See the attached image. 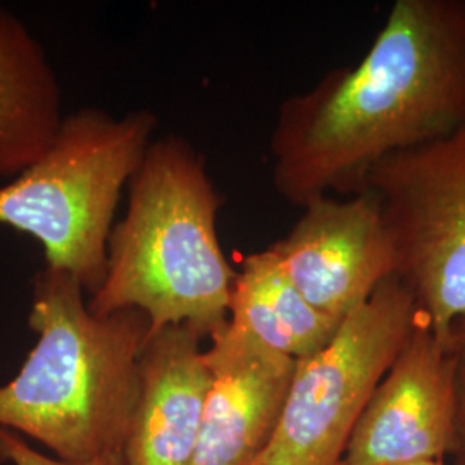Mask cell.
Masks as SVG:
<instances>
[{"instance_id": "9a60e30c", "label": "cell", "mask_w": 465, "mask_h": 465, "mask_svg": "<svg viewBox=\"0 0 465 465\" xmlns=\"http://www.w3.org/2000/svg\"><path fill=\"white\" fill-rule=\"evenodd\" d=\"M453 340H465V322H460L459 326H455V328H453V331L450 334L449 349L450 343H451Z\"/></svg>"}, {"instance_id": "8fae6325", "label": "cell", "mask_w": 465, "mask_h": 465, "mask_svg": "<svg viewBox=\"0 0 465 465\" xmlns=\"http://www.w3.org/2000/svg\"><path fill=\"white\" fill-rule=\"evenodd\" d=\"M63 86L28 25L0 4V180L32 166L64 121Z\"/></svg>"}, {"instance_id": "5bb4252c", "label": "cell", "mask_w": 465, "mask_h": 465, "mask_svg": "<svg viewBox=\"0 0 465 465\" xmlns=\"http://www.w3.org/2000/svg\"><path fill=\"white\" fill-rule=\"evenodd\" d=\"M450 350L457 355L455 367V419L449 455L451 465H465V340H453Z\"/></svg>"}, {"instance_id": "6da1fadb", "label": "cell", "mask_w": 465, "mask_h": 465, "mask_svg": "<svg viewBox=\"0 0 465 465\" xmlns=\"http://www.w3.org/2000/svg\"><path fill=\"white\" fill-rule=\"evenodd\" d=\"M465 128V0H397L355 66L282 102L272 184L303 207L351 197L384 157Z\"/></svg>"}, {"instance_id": "4fadbf2b", "label": "cell", "mask_w": 465, "mask_h": 465, "mask_svg": "<svg viewBox=\"0 0 465 465\" xmlns=\"http://www.w3.org/2000/svg\"><path fill=\"white\" fill-rule=\"evenodd\" d=\"M0 460L11 465H126L123 453L100 455L84 462H67L35 450L16 432L0 430Z\"/></svg>"}, {"instance_id": "277c9868", "label": "cell", "mask_w": 465, "mask_h": 465, "mask_svg": "<svg viewBox=\"0 0 465 465\" xmlns=\"http://www.w3.org/2000/svg\"><path fill=\"white\" fill-rule=\"evenodd\" d=\"M159 126L150 109L114 116L99 107L66 114L49 150L0 186V224L32 236L45 266L69 272L94 295L123 190Z\"/></svg>"}, {"instance_id": "8992f818", "label": "cell", "mask_w": 465, "mask_h": 465, "mask_svg": "<svg viewBox=\"0 0 465 465\" xmlns=\"http://www.w3.org/2000/svg\"><path fill=\"white\" fill-rule=\"evenodd\" d=\"M366 188L380 203L395 278L449 349L465 322V128L384 157Z\"/></svg>"}, {"instance_id": "7a4b0ae2", "label": "cell", "mask_w": 465, "mask_h": 465, "mask_svg": "<svg viewBox=\"0 0 465 465\" xmlns=\"http://www.w3.org/2000/svg\"><path fill=\"white\" fill-rule=\"evenodd\" d=\"M107 240L95 316L138 311L150 332L188 324L216 336L228 324L236 271L217 232L223 195L205 157L182 134L152 140Z\"/></svg>"}, {"instance_id": "5b68a950", "label": "cell", "mask_w": 465, "mask_h": 465, "mask_svg": "<svg viewBox=\"0 0 465 465\" xmlns=\"http://www.w3.org/2000/svg\"><path fill=\"white\" fill-rule=\"evenodd\" d=\"M419 317L412 293L395 276L381 282L326 347L297 361L278 428L255 465H338Z\"/></svg>"}, {"instance_id": "9c48e42d", "label": "cell", "mask_w": 465, "mask_h": 465, "mask_svg": "<svg viewBox=\"0 0 465 465\" xmlns=\"http://www.w3.org/2000/svg\"><path fill=\"white\" fill-rule=\"evenodd\" d=\"M203 359L213 382L190 465H255L278 428L297 361L228 324Z\"/></svg>"}, {"instance_id": "3957f363", "label": "cell", "mask_w": 465, "mask_h": 465, "mask_svg": "<svg viewBox=\"0 0 465 465\" xmlns=\"http://www.w3.org/2000/svg\"><path fill=\"white\" fill-rule=\"evenodd\" d=\"M28 324L38 338L16 376L0 386V430L67 462L123 453L147 317L95 316L82 284L45 266L35 274Z\"/></svg>"}, {"instance_id": "30bf717a", "label": "cell", "mask_w": 465, "mask_h": 465, "mask_svg": "<svg viewBox=\"0 0 465 465\" xmlns=\"http://www.w3.org/2000/svg\"><path fill=\"white\" fill-rule=\"evenodd\" d=\"M202 338L188 324L149 334L123 449L126 465L192 464L213 382Z\"/></svg>"}, {"instance_id": "7c38bea8", "label": "cell", "mask_w": 465, "mask_h": 465, "mask_svg": "<svg viewBox=\"0 0 465 465\" xmlns=\"http://www.w3.org/2000/svg\"><path fill=\"white\" fill-rule=\"evenodd\" d=\"M340 324L303 299L271 250L253 252L242 261L228 316L234 331L300 361L326 347Z\"/></svg>"}, {"instance_id": "2e32d148", "label": "cell", "mask_w": 465, "mask_h": 465, "mask_svg": "<svg viewBox=\"0 0 465 465\" xmlns=\"http://www.w3.org/2000/svg\"><path fill=\"white\" fill-rule=\"evenodd\" d=\"M407 465H445L443 460H422V462H414V464Z\"/></svg>"}, {"instance_id": "52a82bcc", "label": "cell", "mask_w": 465, "mask_h": 465, "mask_svg": "<svg viewBox=\"0 0 465 465\" xmlns=\"http://www.w3.org/2000/svg\"><path fill=\"white\" fill-rule=\"evenodd\" d=\"M290 232L269 245L282 271L312 307L343 321L381 282L395 276V255L371 190L302 207Z\"/></svg>"}, {"instance_id": "ba28073f", "label": "cell", "mask_w": 465, "mask_h": 465, "mask_svg": "<svg viewBox=\"0 0 465 465\" xmlns=\"http://www.w3.org/2000/svg\"><path fill=\"white\" fill-rule=\"evenodd\" d=\"M457 355L419 317L397 361L367 401L338 465L445 460L453 438Z\"/></svg>"}]
</instances>
